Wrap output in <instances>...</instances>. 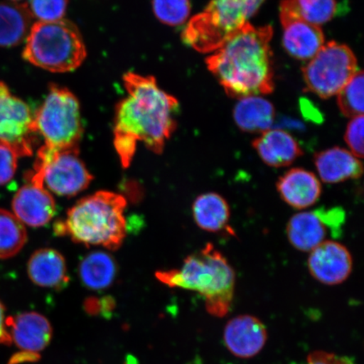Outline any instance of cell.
I'll list each match as a JSON object with an SVG mask.
<instances>
[{
  "label": "cell",
  "mask_w": 364,
  "mask_h": 364,
  "mask_svg": "<svg viewBox=\"0 0 364 364\" xmlns=\"http://www.w3.org/2000/svg\"><path fill=\"white\" fill-rule=\"evenodd\" d=\"M262 161L272 167H285L303 156L297 141L284 130L269 129L253 141Z\"/></svg>",
  "instance_id": "cell-17"
},
{
  "label": "cell",
  "mask_w": 364,
  "mask_h": 364,
  "mask_svg": "<svg viewBox=\"0 0 364 364\" xmlns=\"http://www.w3.org/2000/svg\"><path fill=\"white\" fill-rule=\"evenodd\" d=\"M358 72V61L347 45L330 42L303 68L307 88L323 99L333 97Z\"/></svg>",
  "instance_id": "cell-8"
},
{
  "label": "cell",
  "mask_w": 364,
  "mask_h": 364,
  "mask_svg": "<svg viewBox=\"0 0 364 364\" xmlns=\"http://www.w3.org/2000/svg\"><path fill=\"white\" fill-rule=\"evenodd\" d=\"M6 307L0 301V345H11L12 343L10 332L7 328Z\"/></svg>",
  "instance_id": "cell-35"
},
{
  "label": "cell",
  "mask_w": 364,
  "mask_h": 364,
  "mask_svg": "<svg viewBox=\"0 0 364 364\" xmlns=\"http://www.w3.org/2000/svg\"><path fill=\"white\" fill-rule=\"evenodd\" d=\"M363 115L353 117L345 133V141L355 157H363Z\"/></svg>",
  "instance_id": "cell-30"
},
{
  "label": "cell",
  "mask_w": 364,
  "mask_h": 364,
  "mask_svg": "<svg viewBox=\"0 0 364 364\" xmlns=\"http://www.w3.org/2000/svg\"><path fill=\"white\" fill-rule=\"evenodd\" d=\"M271 26L255 27L247 22L206 59L209 71L231 97L272 93L274 89Z\"/></svg>",
  "instance_id": "cell-2"
},
{
  "label": "cell",
  "mask_w": 364,
  "mask_h": 364,
  "mask_svg": "<svg viewBox=\"0 0 364 364\" xmlns=\"http://www.w3.org/2000/svg\"><path fill=\"white\" fill-rule=\"evenodd\" d=\"M85 306L86 311L90 315H98V314L102 313L107 316L112 311L114 302L110 299H90L85 304Z\"/></svg>",
  "instance_id": "cell-34"
},
{
  "label": "cell",
  "mask_w": 364,
  "mask_h": 364,
  "mask_svg": "<svg viewBox=\"0 0 364 364\" xmlns=\"http://www.w3.org/2000/svg\"><path fill=\"white\" fill-rule=\"evenodd\" d=\"M277 191L282 199L296 209L313 206L321 195V184L313 172L294 168L277 181Z\"/></svg>",
  "instance_id": "cell-15"
},
{
  "label": "cell",
  "mask_w": 364,
  "mask_h": 364,
  "mask_svg": "<svg viewBox=\"0 0 364 364\" xmlns=\"http://www.w3.org/2000/svg\"><path fill=\"white\" fill-rule=\"evenodd\" d=\"M235 124L247 133H264L275 120V109L267 100L260 97L241 98L234 109Z\"/></svg>",
  "instance_id": "cell-22"
},
{
  "label": "cell",
  "mask_w": 364,
  "mask_h": 364,
  "mask_svg": "<svg viewBox=\"0 0 364 364\" xmlns=\"http://www.w3.org/2000/svg\"><path fill=\"white\" fill-rule=\"evenodd\" d=\"M33 19L26 4L0 2V47H15L26 39Z\"/></svg>",
  "instance_id": "cell-21"
},
{
  "label": "cell",
  "mask_w": 364,
  "mask_h": 364,
  "mask_svg": "<svg viewBox=\"0 0 364 364\" xmlns=\"http://www.w3.org/2000/svg\"><path fill=\"white\" fill-rule=\"evenodd\" d=\"M36 135L34 115L28 105L0 82V143L15 150L18 157L31 156Z\"/></svg>",
  "instance_id": "cell-10"
},
{
  "label": "cell",
  "mask_w": 364,
  "mask_h": 364,
  "mask_svg": "<svg viewBox=\"0 0 364 364\" xmlns=\"http://www.w3.org/2000/svg\"><path fill=\"white\" fill-rule=\"evenodd\" d=\"M338 107L343 115L356 117L363 115V72L358 71L340 90Z\"/></svg>",
  "instance_id": "cell-27"
},
{
  "label": "cell",
  "mask_w": 364,
  "mask_h": 364,
  "mask_svg": "<svg viewBox=\"0 0 364 364\" xmlns=\"http://www.w3.org/2000/svg\"><path fill=\"white\" fill-rule=\"evenodd\" d=\"M86 57L83 39L68 21L36 22L26 38L23 58L36 67L55 72H70Z\"/></svg>",
  "instance_id": "cell-5"
},
{
  "label": "cell",
  "mask_w": 364,
  "mask_h": 364,
  "mask_svg": "<svg viewBox=\"0 0 364 364\" xmlns=\"http://www.w3.org/2000/svg\"><path fill=\"white\" fill-rule=\"evenodd\" d=\"M126 206L122 196L101 191L77 202L54 231L77 243L117 250L126 237Z\"/></svg>",
  "instance_id": "cell-3"
},
{
  "label": "cell",
  "mask_w": 364,
  "mask_h": 364,
  "mask_svg": "<svg viewBox=\"0 0 364 364\" xmlns=\"http://www.w3.org/2000/svg\"><path fill=\"white\" fill-rule=\"evenodd\" d=\"M232 1L243 7L250 17H252L257 13L265 0H232Z\"/></svg>",
  "instance_id": "cell-36"
},
{
  "label": "cell",
  "mask_w": 364,
  "mask_h": 364,
  "mask_svg": "<svg viewBox=\"0 0 364 364\" xmlns=\"http://www.w3.org/2000/svg\"><path fill=\"white\" fill-rule=\"evenodd\" d=\"M353 257L345 245L326 240L312 250L308 259L311 276L326 285L343 284L351 274Z\"/></svg>",
  "instance_id": "cell-11"
},
{
  "label": "cell",
  "mask_w": 364,
  "mask_h": 364,
  "mask_svg": "<svg viewBox=\"0 0 364 364\" xmlns=\"http://www.w3.org/2000/svg\"><path fill=\"white\" fill-rule=\"evenodd\" d=\"M31 183L43 186L48 192L63 197H73L83 192L93 180L79 150L58 151L43 146L36 154L34 169L27 174Z\"/></svg>",
  "instance_id": "cell-7"
},
{
  "label": "cell",
  "mask_w": 364,
  "mask_h": 364,
  "mask_svg": "<svg viewBox=\"0 0 364 364\" xmlns=\"http://www.w3.org/2000/svg\"><path fill=\"white\" fill-rule=\"evenodd\" d=\"M250 16L231 0H211L203 12L191 20L195 38L205 47L216 50L242 28Z\"/></svg>",
  "instance_id": "cell-9"
},
{
  "label": "cell",
  "mask_w": 364,
  "mask_h": 364,
  "mask_svg": "<svg viewBox=\"0 0 364 364\" xmlns=\"http://www.w3.org/2000/svg\"><path fill=\"white\" fill-rule=\"evenodd\" d=\"M157 279L171 288L195 291L201 294L209 314L222 317L233 301L235 272L213 245L186 257L180 269L158 272Z\"/></svg>",
  "instance_id": "cell-4"
},
{
  "label": "cell",
  "mask_w": 364,
  "mask_h": 364,
  "mask_svg": "<svg viewBox=\"0 0 364 364\" xmlns=\"http://www.w3.org/2000/svg\"><path fill=\"white\" fill-rule=\"evenodd\" d=\"M327 227L316 211L294 215L287 225V236L291 245L300 252H311L324 241Z\"/></svg>",
  "instance_id": "cell-20"
},
{
  "label": "cell",
  "mask_w": 364,
  "mask_h": 364,
  "mask_svg": "<svg viewBox=\"0 0 364 364\" xmlns=\"http://www.w3.org/2000/svg\"><path fill=\"white\" fill-rule=\"evenodd\" d=\"M279 11L281 21L299 19L318 26L333 19L338 4L336 0H283Z\"/></svg>",
  "instance_id": "cell-24"
},
{
  "label": "cell",
  "mask_w": 364,
  "mask_h": 364,
  "mask_svg": "<svg viewBox=\"0 0 364 364\" xmlns=\"http://www.w3.org/2000/svg\"><path fill=\"white\" fill-rule=\"evenodd\" d=\"M18 156L15 150L0 143V185L11 181L17 169Z\"/></svg>",
  "instance_id": "cell-31"
},
{
  "label": "cell",
  "mask_w": 364,
  "mask_h": 364,
  "mask_svg": "<svg viewBox=\"0 0 364 364\" xmlns=\"http://www.w3.org/2000/svg\"><path fill=\"white\" fill-rule=\"evenodd\" d=\"M36 134L44 146L58 151L79 150L83 134L78 100L70 90L53 85L42 106L34 115Z\"/></svg>",
  "instance_id": "cell-6"
},
{
  "label": "cell",
  "mask_w": 364,
  "mask_h": 364,
  "mask_svg": "<svg viewBox=\"0 0 364 364\" xmlns=\"http://www.w3.org/2000/svg\"><path fill=\"white\" fill-rule=\"evenodd\" d=\"M12 208L14 215L22 224L42 227L52 220L56 205L52 194L44 186L28 181L15 195Z\"/></svg>",
  "instance_id": "cell-14"
},
{
  "label": "cell",
  "mask_w": 364,
  "mask_h": 364,
  "mask_svg": "<svg viewBox=\"0 0 364 364\" xmlns=\"http://www.w3.org/2000/svg\"><path fill=\"white\" fill-rule=\"evenodd\" d=\"M12 1H20V0H12Z\"/></svg>",
  "instance_id": "cell-37"
},
{
  "label": "cell",
  "mask_w": 364,
  "mask_h": 364,
  "mask_svg": "<svg viewBox=\"0 0 364 364\" xmlns=\"http://www.w3.org/2000/svg\"><path fill=\"white\" fill-rule=\"evenodd\" d=\"M27 6L39 21L53 22L62 20L65 15L68 0H30Z\"/></svg>",
  "instance_id": "cell-29"
},
{
  "label": "cell",
  "mask_w": 364,
  "mask_h": 364,
  "mask_svg": "<svg viewBox=\"0 0 364 364\" xmlns=\"http://www.w3.org/2000/svg\"><path fill=\"white\" fill-rule=\"evenodd\" d=\"M193 213L200 229L213 233L225 230L230 220L229 203L216 193L198 196L193 205Z\"/></svg>",
  "instance_id": "cell-23"
},
{
  "label": "cell",
  "mask_w": 364,
  "mask_h": 364,
  "mask_svg": "<svg viewBox=\"0 0 364 364\" xmlns=\"http://www.w3.org/2000/svg\"><path fill=\"white\" fill-rule=\"evenodd\" d=\"M24 224L11 212L0 208V259H8L19 253L26 243Z\"/></svg>",
  "instance_id": "cell-26"
},
{
  "label": "cell",
  "mask_w": 364,
  "mask_h": 364,
  "mask_svg": "<svg viewBox=\"0 0 364 364\" xmlns=\"http://www.w3.org/2000/svg\"><path fill=\"white\" fill-rule=\"evenodd\" d=\"M117 274V264L111 255L95 252L81 262L80 277L82 283L90 289L103 290L110 287Z\"/></svg>",
  "instance_id": "cell-25"
},
{
  "label": "cell",
  "mask_w": 364,
  "mask_h": 364,
  "mask_svg": "<svg viewBox=\"0 0 364 364\" xmlns=\"http://www.w3.org/2000/svg\"><path fill=\"white\" fill-rule=\"evenodd\" d=\"M315 165L321 181L328 184L358 179L363 171L362 162L348 150L339 147L316 154Z\"/></svg>",
  "instance_id": "cell-18"
},
{
  "label": "cell",
  "mask_w": 364,
  "mask_h": 364,
  "mask_svg": "<svg viewBox=\"0 0 364 364\" xmlns=\"http://www.w3.org/2000/svg\"><path fill=\"white\" fill-rule=\"evenodd\" d=\"M321 217L327 228H330L332 231L338 232L341 230V225L345 221V212L343 209L334 208L330 209L320 208L316 210Z\"/></svg>",
  "instance_id": "cell-32"
},
{
  "label": "cell",
  "mask_w": 364,
  "mask_h": 364,
  "mask_svg": "<svg viewBox=\"0 0 364 364\" xmlns=\"http://www.w3.org/2000/svg\"><path fill=\"white\" fill-rule=\"evenodd\" d=\"M6 326L12 343L21 352L39 355L51 343V323L38 312H24L7 317Z\"/></svg>",
  "instance_id": "cell-13"
},
{
  "label": "cell",
  "mask_w": 364,
  "mask_h": 364,
  "mask_svg": "<svg viewBox=\"0 0 364 364\" xmlns=\"http://www.w3.org/2000/svg\"><path fill=\"white\" fill-rule=\"evenodd\" d=\"M27 272L33 283L43 288L60 289L68 283L65 258L53 249H40L27 264Z\"/></svg>",
  "instance_id": "cell-19"
},
{
  "label": "cell",
  "mask_w": 364,
  "mask_h": 364,
  "mask_svg": "<svg viewBox=\"0 0 364 364\" xmlns=\"http://www.w3.org/2000/svg\"><path fill=\"white\" fill-rule=\"evenodd\" d=\"M284 28L283 44L290 56L298 60H311L325 45L320 26L292 19L281 21Z\"/></svg>",
  "instance_id": "cell-16"
},
{
  "label": "cell",
  "mask_w": 364,
  "mask_h": 364,
  "mask_svg": "<svg viewBox=\"0 0 364 364\" xmlns=\"http://www.w3.org/2000/svg\"><path fill=\"white\" fill-rule=\"evenodd\" d=\"M306 364H353L351 359L339 357L326 352H315L309 355Z\"/></svg>",
  "instance_id": "cell-33"
},
{
  "label": "cell",
  "mask_w": 364,
  "mask_h": 364,
  "mask_svg": "<svg viewBox=\"0 0 364 364\" xmlns=\"http://www.w3.org/2000/svg\"><path fill=\"white\" fill-rule=\"evenodd\" d=\"M158 20L171 26L184 24L191 13L190 0H153Z\"/></svg>",
  "instance_id": "cell-28"
},
{
  "label": "cell",
  "mask_w": 364,
  "mask_h": 364,
  "mask_svg": "<svg viewBox=\"0 0 364 364\" xmlns=\"http://www.w3.org/2000/svg\"><path fill=\"white\" fill-rule=\"evenodd\" d=\"M124 81L127 97L117 106L114 146L127 168L138 142L154 153H162L176 129L179 103L159 87L154 77L127 73Z\"/></svg>",
  "instance_id": "cell-1"
},
{
  "label": "cell",
  "mask_w": 364,
  "mask_h": 364,
  "mask_svg": "<svg viewBox=\"0 0 364 364\" xmlns=\"http://www.w3.org/2000/svg\"><path fill=\"white\" fill-rule=\"evenodd\" d=\"M263 322L252 315L230 318L225 326L223 339L229 352L239 358H252L262 351L267 341Z\"/></svg>",
  "instance_id": "cell-12"
}]
</instances>
